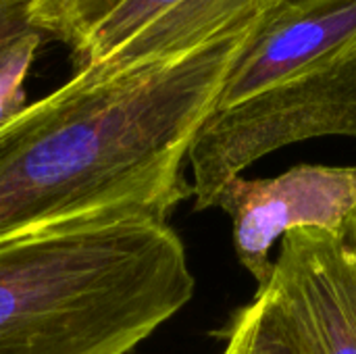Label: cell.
Masks as SVG:
<instances>
[{"label":"cell","instance_id":"cell-1","mask_svg":"<svg viewBox=\"0 0 356 354\" xmlns=\"http://www.w3.org/2000/svg\"><path fill=\"white\" fill-rule=\"evenodd\" d=\"M259 25L127 71L77 69L0 125V240L94 213L167 221L192 196L184 161Z\"/></svg>","mask_w":356,"mask_h":354},{"label":"cell","instance_id":"cell-2","mask_svg":"<svg viewBox=\"0 0 356 354\" xmlns=\"http://www.w3.org/2000/svg\"><path fill=\"white\" fill-rule=\"evenodd\" d=\"M194 277L165 219L94 213L0 240V354H127Z\"/></svg>","mask_w":356,"mask_h":354},{"label":"cell","instance_id":"cell-3","mask_svg":"<svg viewBox=\"0 0 356 354\" xmlns=\"http://www.w3.org/2000/svg\"><path fill=\"white\" fill-rule=\"evenodd\" d=\"M323 136H356V50L215 108L186 156L194 209H213L217 192L261 156Z\"/></svg>","mask_w":356,"mask_h":354},{"label":"cell","instance_id":"cell-4","mask_svg":"<svg viewBox=\"0 0 356 354\" xmlns=\"http://www.w3.org/2000/svg\"><path fill=\"white\" fill-rule=\"evenodd\" d=\"M213 207L234 221V246L240 263L265 290L273 280V244L292 230L340 232L356 211V167L298 165L267 177H232Z\"/></svg>","mask_w":356,"mask_h":354},{"label":"cell","instance_id":"cell-5","mask_svg":"<svg viewBox=\"0 0 356 354\" xmlns=\"http://www.w3.org/2000/svg\"><path fill=\"white\" fill-rule=\"evenodd\" d=\"M290 0H125L71 48L75 71L117 73L194 52L263 23Z\"/></svg>","mask_w":356,"mask_h":354},{"label":"cell","instance_id":"cell-6","mask_svg":"<svg viewBox=\"0 0 356 354\" xmlns=\"http://www.w3.org/2000/svg\"><path fill=\"white\" fill-rule=\"evenodd\" d=\"M269 288L317 354H356V211L340 232H288Z\"/></svg>","mask_w":356,"mask_h":354},{"label":"cell","instance_id":"cell-7","mask_svg":"<svg viewBox=\"0 0 356 354\" xmlns=\"http://www.w3.org/2000/svg\"><path fill=\"white\" fill-rule=\"evenodd\" d=\"M356 50V0H290L236 58L215 108L330 65Z\"/></svg>","mask_w":356,"mask_h":354},{"label":"cell","instance_id":"cell-8","mask_svg":"<svg viewBox=\"0 0 356 354\" xmlns=\"http://www.w3.org/2000/svg\"><path fill=\"white\" fill-rule=\"evenodd\" d=\"M225 338L223 354H317L269 286L232 317Z\"/></svg>","mask_w":356,"mask_h":354},{"label":"cell","instance_id":"cell-9","mask_svg":"<svg viewBox=\"0 0 356 354\" xmlns=\"http://www.w3.org/2000/svg\"><path fill=\"white\" fill-rule=\"evenodd\" d=\"M125 0H31V25L75 48L94 25Z\"/></svg>","mask_w":356,"mask_h":354},{"label":"cell","instance_id":"cell-10","mask_svg":"<svg viewBox=\"0 0 356 354\" xmlns=\"http://www.w3.org/2000/svg\"><path fill=\"white\" fill-rule=\"evenodd\" d=\"M35 27L0 48V125L17 117L25 106V79L42 42Z\"/></svg>","mask_w":356,"mask_h":354},{"label":"cell","instance_id":"cell-11","mask_svg":"<svg viewBox=\"0 0 356 354\" xmlns=\"http://www.w3.org/2000/svg\"><path fill=\"white\" fill-rule=\"evenodd\" d=\"M29 6L31 0H0V48L33 29Z\"/></svg>","mask_w":356,"mask_h":354}]
</instances>
